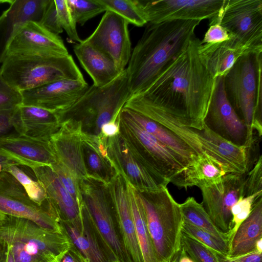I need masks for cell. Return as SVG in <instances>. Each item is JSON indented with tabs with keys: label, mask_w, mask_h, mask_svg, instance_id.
<instances>
[{
	"label": "cell",
	"mask_w": 262,
	"mask_h": 262,
	"mask_svg": "<svg viewBox=\"0 0 262 262\" xmlns=\"http://www.w3.org/2000/svg\"><path fill=\"white\" fill-rule=\"evenodd\" d=\"M216 256L219 260V262H235L232 259L228 258L226 255H224L219 253H216Z\"/></svg>",
	"instance_id": "54"
},
{
	"label": "cell",
	"mask_w": 262,
	"mask_h": 262,
	"mask_svg": "<svg viewBox=\"0 0 262 262\" xmlns=\"http://www.w3.org/2000/svg\"><path fill=\"white\" fill-rule=\"evenodd\" d=\"M232 260L235 262H262V253L255 251Z\"/></svg>",
	"instance_id": "50"
},
{
	"label": "cell",
	"mask_w": 262,
	"mask_h": 262,
	"mask_svg": "<svg viewBox=\"0 0 262 262\" xmlns=\"http://www.w3.org/2000/svg\"><path fill=\"white\" fill-rule=\"evenodd\" d=\"M262 238V197L254 203L249 216L240 225L229 242L227 257L233 259L256 250Z\"/></svg>",
	"instance_id": "30"
},
{
	"label": "cell",
	"mask_w": 262,
	"mask_h": 262,
	"mask_svg": "<svg viewBox=\"0 0 262 262\" xmlns=\"http://www.w3.org/2000/svg\"><path fill=\"white\" fill-rule=\"evenodd\" d=\"M82 199L110 260L129 262L117 229L107 185L88 176L80 181Z\"/></svg>",
	"instance_id": "8"
},
{
	"label": "cell",
	"mask_w": 262,
	"mask_h": 262,
	"mask_svg": "<svg viewBox=\"0 0 262 262\" xmlns=\"http://www.w3.org/2000/svg\"><path fill=\"white\" fill-rule=\"evenodd\" d=\"M123 108L145 131L182 157L189 165L201 157L186 142L162 125L133 110Z\"/></svg>",
	"instance_id": "32"
},
{
	"label": "cell",
	"mask_w": 262,
	"mask_h": 262,
	"mask_svg": "<svg viewBox=\"0 0 262 262\" xmlns=\"http://www.w3.org/2000/svg\"><path fill=\"white\" fill-rule=\"evenodd\" d=\"M11 1H0V3H8L9 4H10L11 3Z\"/></svg>",
	"instance_id": "59"
},
{
	"label": "cell",
	"mask_w": 262,
	"mask_h": 262,
	"mask_svg": "<svg viewBox=\"0 0 262 262\" xmlns=\"http://www.w3.org/2000/svg\"><path fill=\"white\" fill-rule=\"evenodd\" d=\"M49 0H12L0 15V63L14 35L29 21L39 23Z\"/></svg>",
	"instance_id": "24"
},
{
	"label": "cell",
	"mask_w": 262,
	"mask_h": 262,
	"mask_svg": "<svg viewBox=\"0 0 262 262\" xmlns=\"http://www.w3.org/2000/svg\"><path fill=\"white\" fill-rule=\"evenodd\" d=\"M127 185L136 236L143 261L158 262L139 192L127 182Z\"/></svg>",
	"instance_id": "33"
},
{
	"label": "cell",
	"mask_w": 262,
	"mask_h": 262,
	"mask_svg": "<svg viewBox=\"0 0 262 262\" xmlns=\"http://www.w3.org/2000/svg\"><path fill=\"white\" fill-rule=\"evenodd\" d=\"M85 80L62 79L21 92L22 104L41 107L55 113L73 106L89 88Z\"/></svg>",
	"instance_id": "17"
},
{
	"label": "cell",
	"mask_w": 262,
	"mask_h": 262,
	"mask_svg": "<svg viewBox=\"0 0 262 262\" xmlns=\"http://www.w3.org/2000/svg\"><path fill=\"white\" fill-rule=\"evenodd\" d=\"M139 194L158 262H168L181 248L183 219L180 204L167 187Z\"/></svg>",
	"instance_id": "6"
},
{
	"label": "cell",
	"mask_w": 262,
	"mask_h": 262,
	"mask_svg": "<svg viewBox=\"0 0 262 262\" xmlns=\"http://www.w3.org/2000/svg\"><path fill=\"white\" fill-rule=\"evenodd\" d=\"M106 11H110L120 16L129 24L142 27L147 21L141 11L137 0H99Z\"/></svg>",
	"instance_id": "35"
},
{
	"label": "cell",
	"mask_w": 262,
	"mask_h": 262,
	"mask_svg": "<svg viewBox=\"0 0 262 262\" xmlns=\"http://www.w3.org/2000/svg\"><path fill=\"white\" fill-rule=\"evenodd\" d=\"M0 243L7 246L15 262H57L72 245L63 230H47L9 215L0 224Z\"/></svg>",
	"instance_id": "4"
},
{
	"label": "cell",
	"mask_w": 262,
	"mask_h": 262,
	"mask_svg": "<svg viewBox=\"0 0 262 262\" xmlns=\"http://www.w3.org/2000/svg\"><path fill=\"white\" fill-rule=\"evenodd\" d=\"M250 52L232 39L216 43L201 41L198 49L202 62L214 78L224 76L239 57Z\"/></svg>",
	"instance_id": "28"
},
{
	"label": "cell",
	"mask_w": 262,
	"mask_h": 262,
	"mask_svg": "<svg viewBox=\"0 0 262 262\" xmlns=\"http://www.w3.org/2000/svg\"><path fill=\"white\" fill-rule=\"evenodd\" d=\"M57 262H58V261H57Z\"/></svg>",
	"instance_id": "61"
},
{
	"label": "cell",
	"mask_w": 262,
	"mask_h": 262,
	"mask_svg": "<svg viewBox=\"0 0 262 262\" xmlns=\"http://www.w3.org/2000/svg\"><path fill=\"white\" fill-rule=\"evenodd\" d=\"M51 168L54 170L61 184L73 198L79 204L83 203L80 189V181L63 166L56 162Z\"/></svg>",
	"instance_id": "41"
},
{
	"label": "cell",
	"mask_w": 262,
	"mask_h": 262,
	"mask_svg": "<svg viewBox=\"0 0 262 262\" xmlns=\"http://www.w3.org/2000/svg\"><path fill=\"white\" fill-rule=\"evenodd\" d=\"M117 229L129 262H143L138 242L127 182L117 173L107 184Z\"/></svg>",
	"instance_id": "18"
},
{
	"label": "cell",
	"mask_w": 262,
	"mask_h": 262,
	"mask_svg": "<svg viewBox=\"0 0 262 262\" xmlns=\"http://www.w3.org/2000/svg\"><path fill=\"white\" fill-rule=\"evenodd\" d=\"M108 158L116 173L140 192L157 191L169 182L157 176L134 146L120 132L105 139Z\"/></svg>",
	"instance_id": "11"
},
{
	"label": "cell",
	"mask_w": 262,
	"mask_h": 262,
	"mask_svg": "<svg viewBox=\"0 0 262 262\" xmlns=\"http://www.w3.org/2000/svg\"><path fill=\"white\" fill-rule=\"evenodd\" d=\"M0 151L19 165L34 168L50 166L57 160L50 141H42L18 134L0 138Z\"/></svg>",
	"instance_id": "21"
},
{
	"label": "cell",
	"mask_w": 262,
	"mask_h": 262,
	"mask_svg": "<svg viewBox=\"0 0 262 262\" xmlns=\"http://www.w3.org/2000/svg\"><path fill=\"white\" fill-rule=\"evenodd\" d=\"M83 131L81 121L67 119L50 140L57 162L79 181L89 176L82 151Z\"/></svg>",
	"instance_id": "19"
},
{
	"label": "cell",
	"mask_w": 262,
	"mask_h": 262,
	"mask_svg": "<svg viewBox=\"0 0 262 262\" xmlns=\"http://www.w3.org/2000/svg\"><path fill=\"white\" fill-rule=\"evenodd\" d=\"M61 224L72 244L86 262H110L111 260L100 241L84 204L80 216L76 220L61 222Z\"/></svg>",
	"instance_id": "23"
},
{
	"label": "cell",
	"mask_w": 262,
	"mask_h": 262,
	"mask_svg": "<svg viewBox=\"0 0 262 262\" xmlns=\"http://www.w3.org/2000/svg\"><path fill=\"white\" fill-rule=\"evenodd\" d=\"M227 173L221 163L206 155L176 174L170 182L179 189L192 186L200 188L217 182Z\"/></svg>",
	"instance_id": "29"
},
{
	"label": "cell",
	"mask_w": 262,
	"mask_h": 262,
	"mask_svg": "<svg viewBox=\"0 0 262 262\" xmlns=\"http://www.w3.org/2000/svg\"><path fill=\"white\" fill-rule=\"evenodd\" d=\"M261 71L262 52H250L224 76L227 99L247 127L249 147L254 145L255 134L262 135Z\"/></svg>",
	"instance_id": "3"
},
{
	"label": "cell",
	"mask_w": 262,
	"mask_h": 262,
	"mask_svg": "<svg viewBox=\"0 0 262 262\" xmlns=\"http://www.w3.org/2000/svg\"><path fill=\"white\" fill-rule=\"evenodd\" d=\"M59 24L69 37L72 40L80 42L75 23L69 9L67 0H54Z\"/></svg>",
	"instance_id": "42"
},
{
	"label": "cell",
	"mask_w": 262,
	"mask_h": 262,
	"mask_svg": "<svg viewBox=\"0 0 262 262\" xmlns=\"http://www.w3.org/2000/svg\"><path fill=\"white\" fill-rule=\"evenodd\" d=\"M181 248L194 262H219L216 252L183 232Z\"/></svg>",
	"instance_id": "39"
},
{
	"label": "cell",
	"mask_w": 262,
	"mask_h": 262,
	"mask_svg": "<svg viewBox=\"0 0 262 262\" xmlns=\"http://www.w3.org/2000/svg\"><path fill=\"white\" fill-rule=\"evenodd\" d=\"M83 131L82 151L88 176L108 184L117 174L107 156L105 139Z\"/></svg>",
	"instance_id": "31"
},
{
	"label": "cell",
	"mask_w": 262,
	"mask_h": 262,
	"mask_svg": "<svg viewBox=\"0 0 262 262\" xmlns=\"http://www.w3.org/2000/svg\"><path fill=\"white\" fill-rule=\"evenodd\" d=\"M13 164L19 165L14 160L0 151V172L4 171L7 167Z\"/></svg>",
	"instance_id": "51"
},
{
	"label": "cell",
	"mask_w": 262,
	"mask_h": 262,
	"mask_svg": "<svg viewBox=\"0 0 262 262\" xmlns=\"http://www.w3.org/2000/svg\"><path fill=\"white\" fill-rule=\"evenodd\" d=\"M32 170L36 179L44 187L47 199L60 223L76 220L81 214L84 203L80 205L73 198L51 166H43Z\"/></svg>",
	"instance_id": "26"
},
{
	"label": "cell",
	"mask_w": 262,
	"mask_h": 262,
	"mask_svg": "<svg viewBox=\"0 0 262 262\" xmlns=\"http://www.w3.org/2000/svg\"><path fill=\"white\" fill-rule=\"evenodd\" d=\"M128 24L118 14L106 11L94 31L83 40L110 57L120 72L125 69L132 53Z\"/></svg>",
	"instance_id": "15"
},
{
	"label": "cell",
	"mask_w": 262,
	"mask_h": 262,
	"mask_svg": "<svg viewBox=\"0 0 262 262\" xmlns=\"http://www.w3.org/2000/svg\"><path fill=\"white\" fill-rule=\"evenodd\" d=\"M180 207L184 220L215 236L229 242L228 235L222 232L214 225L205 210L202 204L196 201L193 197H188Z\"/></svg>",
	"instance_id": "34"
},
{
	"label": "cell",
	"mask_w": 262,
	"mask_h": 262,
	"mask_svg": "<svg viewBox=\"0 0 262 262\" xmlns=\"http://www.w3.org/2000/svg\"><path fill=\"white\" fill-rule=\"evenodd\" d=\"M231 39L228 32L218 24L210 25L206 32L201 43H216L223 42Z\"/></svg>",
	"instance_id": "46"
},
{
	"label": "cell",
	"mask_w": 262,
	"mask_h": 262,
	"mask_svg": "<svg viewBox=\"0 0 262 262\" xmlns=\"http://www.w3.org/2000/svg\"><path fill=\"white\" fill-rule=\"evenodd\" d=\"M0 212L30 220L51 231H63L60 220L48 199L41 206L33 201L11 173L0 172Z\"/></svg>",
	"instance_id": "12"
},
{
	"label": "cell",
	"mask_w": 262,
	"mask_h": 262,
	"mask_svg": "<svg viewBox=\"0 0 262 262\" xmlns=\"http://www.w3.org/2000/svg\"><path fill=\"white\" fill-rule=\"evenodd\" d=\"M8 248V247H7ZM6 262H15L13 256L11 252V251L9 250V249L8 248V251H7V260Z\"/></svg>",
	"instance_id": "55"
},
{
	"label": "cell",
	"mask_w": 262,
	"mask_h": 262,
	"mask_svg": "<svg viewBox=\"0 0 262 262\" xmlns=\"http://www.w3.org/2000/svg\"><path fill=\"white\" fill-rule=\"evenodd\" d=\"M246 173H227L217 182L200 188L205 210L215 227L228 235L229 241L233 227L231 208L245 196Z\"/></svg>",
	"instance_id": "13"
},
{
	"label": "cell",
	"mask_w": 262,
	"mask_h": 262,
	"mask_svg": "<svg viewBox=\"0 0 262 262\" xmlns=\"http://www.w3.org/2000/svg\"><path fill=\"white\" fill-rule=\"evenodd\" d=\"M8 248L7 246L0 243V262H6Z\"/></svg>",
	"instance_id": "52"
},
{
	"label": "cell",
	"mask_w": 262,
	"mask_h": 262,
	"mask_svg": "<svg viewBox=\"0 0 262 262\" xmlns=\"http://www.w3.org/2000/svg\"><path fill=\"white\" fill-rule=\"evenodd\" d=\"M204 123L227 140L238 146H246L251 150L248 145L247 127L226 97L224 76L215 78L214 89Z\"/></svg>",
	"instance_id": "16"
},
{
	"label": "cell",
	"mask_w": 262,
	"mask_h": 262,
	"mask_svg": "<svg viewBox=\"0 0 262 262\" xmlns=\"http://www.w3.org/2000/svg\"><path fill=\"white\" fill-rule=\"evenodd\" d=\"M22 103L21 92L12 87L4 79L0 68V110H13Z\"/></svg>",
	"instance_id": "43"
},
{
	"label": "cell",
	"mask_w": 262,
	"mask_h": 262,
	"mask_svg": "<svg viewBox=\"0 0 262 262\" xmlns=\"http://www.w3.org/2000/svg\"><path fill=\"white\" fill-rule=\"evenodd\" d=\"M0 68L4 79L20 92L62 79L85 80L69 54L8 55Z\"/></svg>",
	"instance_id": "5"
},
{
	"label": "cell",
	"mask_w": 262,
	"mask_h": 262,
	"mask_svg": "<svg viewBox=\"0 0 262 262\" xmlns=\"http://www.w3.org/2000/svg\"><path fill=\"white\" fill-rule=\"evenodd\" d=\"M12 124L17 134L42 141H50L61 124L55 113L23 104L14 109Z\"/></svg>",
	"instance_id": "25"
},
{
	"label": "cell",
	"mask_w": 262,
	"mask_h": 262,
	"mask_svg": "<svg viewBox=\"0 0 262 262\" xmlns=\"http://www.w3.org/2000/svg\"><path fill=\"white\" fill-rule=\"evenodd\" d=\"M200 21L147 23L126 68L131 96L147 89L166 66L186 48L195 36Z\"/></svg>",
	"instance_id": "2"
},
{
	"label": "cell",
	"mask_w": 262,
	"mask_h": 262,
	"mask_svg": "<svg viewBox=\"0 0 262 262\" xmlns=\"http://www.w3.org/2000/svg\"><path fill=\"white\" fill-rule=\"evenodd\" d=\"M195 130L206 154L221 163L228 173H244L250 169L251 150L246 146L227 140L204 123L202 129Z\"/></svg>",
	"instance_id": "22"
},
{
	"label": "cell",
	"mask_w": 262,
	"mask_h": 262,
	"mask_svg": "<svg viewBox=\"0 0 262 262\" xmlns=\"http://www.w3.org/2000/svg\"></svg>",
	"instance_id": "62"
},
{
	"label": "cell",
	"mask_w": 262,
	"mask_h": 262,
	"mask_svg": "<svg viewBox=\"0 0 262 262\" xmlns=\"http://www.w3.org/2000/svg\"><path fill=\"white\" fill-rule=\"evenodd\" d=\"M119 120H112L104 124L101 128V135L104 138H111L119 133Z\"/></svg>",
	"instance_id": "48"
},
{
	"label": "cell",
	"mask_w": 262,
	"mask_h": 262,
	"mask_svg": "<svg viewBox=\"0 0 262 262\" xmlns=\"http://www.w3.org/2000/svg\"><path fill=\"white\" fill-rule=\"evenodd\" d=\"M14 110H0V138L17 133L12 124Z\"/></svg>",
	"instance_id": "47"
},
{
	"label": "cell",
	"mask_w": 262,
	"mask_h": 262,
	"mask_svg": "<svg viewBox=\"0 0 262 262\" xmlns=\"http://www.w3.org/2000/svg\"><path fill=\"white\" fill-rule=\"evenodd\" d=\"M200 42L194 36L151 85L131 96L123 107L144 116L167 115L186 127L202 129L215 78L199 56Z\"/></svg>",
	"instance_id": "1"
},
{
	"label": "cell",
	"mask_w": 262,
	"mask_h": 262,
	"mask_svg": "<svg viewBox=\"0 0 262 262\" xmlns=\"http://www.w3.org/2000/svg\"><path fill=\"white\" fill-rule=\"evenodd\" d=\"M249 170L245 181V196L262 193V156L259 155L254 166Z\"/></svg>",
	"instance_id": "44"
},
{
	"label": "cell",
	"mask_w": 262,
	"mask_h": 262,
	"mask_svg": "<svg viewBox=\"0 0 262 262\" xmlns=\"http://www.w3.org/2000/svg\"><path fill=\"white\" fill-rule=\"evenodd\" d=\"M182 231L183 233L201 243L216 253L227 256L229 249L228 241L219 238L184 220Z\"/></svg>",
	"instance_id": "37"
},
{
	"label": "cell",
	"mask_w": 262,
	"mask_h": 262,
	"mask_svg": "<svg viewBox=\"0 0 262 262\" xmlns=\"http://www.w3.org/2000/svg\"><path fill=\"white\" fill-rule=\"evenodd\" d=\"M110 262H120V261H116V260H111L110 261Z\"/></svg>",
	"instance_id": "60"
},
{
	"label": "cell",
	"mask_w": 262,
	"mask_h": 262,
	"mask_svg": "<svg viewBox=\"0 0 262 262\" xmlns=\"http://www.w3.org/2000/svg\"><path fill=\"white\" fill-rule=\"evenodd\" d=\"M147 23L200 20L215 17L224 0H137Z\"/></svg>",
	"instance_id": "14"
},
{
	"label": "cell",
	"mask_w": 262,
	"mask_h": 262,
	"mask_svg": "<svg viewBox=\"0 0 262 262\" xmlns=\"http://www.w3.org/2000/svg\"><path fill=\"white\" fill-rule=\"evenodd\" d=\"M58 262H86L84 258L72 245Z\"/></svg>",
	"instance_id": "49"
},
{
	"label": "cell",
	"mask_w": 262,
	"mask_h": 262,
	"mask_svg": "<svg viewBox=\"0 0 262 262\" xmlns=\"http://www.w3.org/2000/svg\"><path fill=\"white\" fill-rule=\"evenodd\" d=\"M180 257V251L178 252L172 257V258L168 262H179Z\"/></svg>",
	"instance_id": "57"
},
{
	"label": "cell",
	"mask_w": 262,
	"mask_h": 262,
	"mask_svg": "<svg viewBox=\"0 0 262 262\" xmlns=\"http://www.w3.org/2000/svg\"><path fill=\"white\" fill-rule=\"evenodd\" d=\"M76 24L83 26L88 20L106 11L99 0H67Z\"/></svg>",
	"instance_id": "38"
},
{
	"label": "cell",
	"mask_w": 262,
	"mask_h": 262,
	"mask_svg": "<svg viewBox=\"0 0 262 262\" xmlns=\"http://www.w3.org/2000/svg\"><path fill=\"white\" fill-rule=\"evenodd\" d=\"M5 216H6V215L5 214L0 212V224L2 222V221L4 219Z\"/></svg>",
	"instance_id": "58"
},
{
	"label": "cell",
	"mask_w": 262,
	"mask_h": 262,
	"mask_svg": "<svg viewBox=\"0 0 262 262\" xmlns=\"http://www.w3.org/2000/svg\"><path fill=\"white\" fill-rule=\"evenodd\" d=\"M18 165H11L7 167L4 171L15 178L33 201L40 206L42 205L47 201V195L44 187L36 178L34 179L31 178Z\"/></svg>",
	"instance_id": "36"
},
{
	"label": "cell",
	"mask_w": 262,
	"mask_h": 262,
	"mask_svg": "<svg viewBox=\"0 0 262 262\" xmlns=\"http://www.w3.org/2000/svg\"><path fill=\"white\" fill-rule=\"evenodd\" d=\"M179 262H194L192 259H191L184 251V250L181 248L180 250V257Z\"/></svg>",
	"instance_id": "53"
},
{
	"label": "cell",
	"mask_w": 262,
	"mask_h": 262,
	"mask_svg": "<svg viewBox=\"0 0 262 262\" xmlns=\"http://www.w3.org/2000/svg\"><path fill=\"white\" fill-rule=\"evenodd\" d=\"M68 54V51L61 37L35 21L27 22L16 32L10 40L6 53V56Z\"/></svg>",
	"instance_id": "20"
},
{
	"label": "cell",
	"mask_w": 262,
	"mask_h": 262,
	"mask_svg": "<svg viewBox=\"0 0 262 262\" xmlns=\"http://www.w3.org/2000/svg\"><path fill=\"white\" fill-rule=\"evenodd\" d=\"M130 96L125 69L106 85L89 86L70 108L56 114L61 123L67 119L80 121L82 128L92 127V134L99 135L103 124L119 119L120 112Z\"/></svg>",
	"instance_id": "7"
},
{
	"label": "cell",
	"mask_w": 262,
	"mask_h": 262,
	"mask_svg": "<svg viewBox=\"0 0 262 262\" xmlns=\"http://www.w3.org/2000/svg\"><path fill=\"white\" fill-rule=\"evenodd\" d=\"M119 132L137 149L153 172L168 181L189 166L179 155L145 131L123 108L119 116Z\"/></svg>",
	"instance_id": "10"
},
{
	"label": "cell",
	"mask_w": 262,
	"mask_h": 262,
	"mask_svg": "<svg viewBox=\"0 0 262 262\" xmlns=\"http://www.w3.org/2000/svg\"><path fill=\"white\" fill-rule=\"evenodd\" d=\"M209 25L218 24L251 52H262V0H224Z\"/></svg>",
	"instance_id": "9"
},
{
	"label": "cell",
	"mask_w": 262,
	"mask_h": 262,
	"mask_svg": "<svg viewBox=\"0 0 262 262\" xmlns=\"http://www.w3.org/2000/svg\"><path fill=\"white\" fill-rule=\"evenodd\" d=\"M256 250L258 252L262 253V238L259 239L256 242Z\"/></svg>",
	"instance_id": "56"
},
{
	"label": "cell",
	"mask_w": 262,
	"mask_h": 262,
	"mask_svg": "<svg viewBox=\"0 0 262 262\" xmlns=\"http://www.w3.org/2000/svg\"><path fill=\"white\" fill-rule=\"evenodd\" d=\"M73 50L81 67L92 79L93 84L96 86L108 84L121 73L110 57L83 40L77 42Z\"/></svg>",
	"instance_id": "27"
},
{
	"label": "cell",
	"mask_w": 262,
	"mask_h": 262,
	"mask_svg": "<svg viewBox=\"0 0 262 262\" xmlns=\"http://www.w3.org/2000/svg\"><path fill=\"white\" fill-rule=\"evenodd\" d=\"M261 197L262 193L241 196L233 205L231 208L233 227L230 234L231 238L236 231L240 225L250 215L254 202Z\"/></svg>",
	"instance_id": "40"
},
{
	"label": "cell",
	"mask_w": 262,
	"mask_h": 262,
	"mask_svg": "<svg viewBox=\"0 0 262 262\" xmlns=\"http://www.w3.org/2000/svg\"><path fill=\"white\" fill-rule=\"evenodd\" d=\"M50 33L59 36L63 31L57 16L54 0H49L42 17L38 23Z\"/></svg>",
	"instance_id": "45"
}]
</instances>
